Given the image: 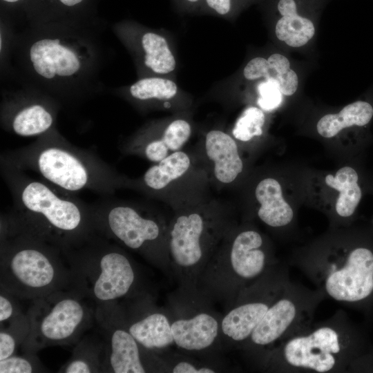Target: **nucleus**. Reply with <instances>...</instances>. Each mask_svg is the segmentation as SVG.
<instances>
[{
  "mask_svg": "<svg viewBox=\"0 0 373 373\" xmlns=\"http://www.w3.org/2000/svg\"><path fill=\"white\" fill-rule=\"evenodd\" d=\"M104 343L83 340L74 350L70 359L59 372L90 373L102 372Z\"/></svg>",
  "mask_w": 373,
  "mask_h": 373,
  "instance_id": "b1692460",
  "label": "nucleus"
},
{
  "mask_svg": "<svg viewBox=\"0 0 373 373\" xmlns=\"http://www.w3.org/2000/svg\"><path fill=\"white\" fill-rule=\"evenodd\" d=\"M64 254L70 268L72 287L97 305L147 294L140 289V272L130 256L97 233Z\"/></svg>",
  "mask_w": 373,
  "mask_h": 373,
  "instance_id": "0eeeda50",
  "label": "nucleus"
},
{
  "mask_svg": "<svg viewBox=\"0 0 373 373\" xmlns=\"http://www.w3.org/2000/svg\"><path fill=\"white\" fill-rule=\"evenodd\" d=\"M212 302L198 288L180 287L173 295L167 309L174 343L180 350L212 356L224 347L222 315L213 308Z\"/></svg>",
  "mask_w": 373,
  "mask_h": 373,
  "instance_id": "f8f14e48",
  "label": "nucleus"
},
{
  "mask_svg": "<svg viewBox=\"0 0 373 373\" xmlns=\"http://www.w3.org/2000/svg\"><path fill=\"white\" fill-rule=\"evenodd\" d=\"M277 38L291 47L305 45L314 35L312 21L298 13L282 16L276 24Z\"/></svg>",
  "mask_w": 373,
  "mask_h": 373,
  "instance_id": "a878e982",
  "label": "nucleus"
},
{
  "mask_svg": "<svg viewBox=\"0 0 373 373\" xmlns=\"http://www.w3.org/2000/svg\"><path fill=\"white\" fill-rule=\"evenodd\" d=\"M87 300L73 287L34 300L27 314L29 332L22 343L24 351L35 354L47 346L78 341L94 316Z\"/></svg>",
  "mask_w": 373,
  "mask_h": 373,
  "instance_id": "9d476101",
  "label": "nucleus"
},
{
  "mask_svg": "<svg viewBox=\"0 0 373 373\" xmlns=\"http://www.w3.org/2000/svg\"><path fill=\"white\" fill-rule=\"evenodd\" d=\"M15 297L1 289L0 294V323L9 322L20 314L15 303Z\"/></svg>",
  "mask_w": 373,
  "mask_h": 373,
  "instance_id": "72a5a7b5",
  "label": "nucleus"
},
{
  "mask_svg": "<svg viewBox=\"0 0 373 373\" xmlns=\"http://www.w3.org/2000/svg\"><path fill=\"white\" fill-rule=\"evenodd\" d=\"M177 91L178 87L175 82L160 77L140 79L130 88L132 97L139 100H166L173 98Z\"/></svg>",
  "mask_w": 373,
  "mask_h": 373,
  "instance_id": "bb28decb",
  "label": "nucleus"
},
{
  "mask_svg": "<svg viewBox=\"0 0 373 373\" xmlns=\"http://www.w3.org/2000/svg\"><path fill=\"white\" fill-rule=\"evenodd\" d=\"M63 4L67 6H73L81 3L83 0H59Z\"/></svg>",
  "mask_w": 373,
  "mask_h": 373,
  "instance_id": "e433bc0d",
  "label": "nucleus"
},
{
  "mask_svg": "<svg viewBox=\"0 0 373 373\" xmlns=\"http://www.w3.org/2000/svg\"><path fill=\"white\" fill-rule=\"evenodd\" d=\"M191 135L190 124L185 119H177L169 123L160 136H141L121 149L124 153L140 155L156 163L181 150Z\"/></svg>",
  "mask_w": 373,
  "mask_h": 373,
  "instance_id": "dca6fc26",
  "label": "nucleus"
},
{
  "mask_svg": "<svg viewBox=\"0 0 373 373\" xmlns=\"http://www.w3.org/2000/svg\"><path fill=\"white\" fill-rule=\"evenodd\" d=\"M132 300L122 306L128 331L144 349L160 355L175 344L169 312L155 306L148 294Z\"/></svg>",
  "mask_w": 373,
  "mask_h": 373,
  "instance_id": "2eb2a0df",
  "label": "nucleus"
},
{
  "mask_svg": "<svg viewBox=\"0 0 373 373\" xmlns=\"http://www.w3.org/2000/svg\"><path fill=\"white\" fill-rule=\"evenodd\" d=\"M234 226L226 209L213 202L187 204L169 220L168 247L171 274L180 287L196 289L213 253Z\"/></svg>",
  "mask_w": 373,
  "mask_h": 373,
  "instance_id": "6e6552de",
  "label": "nucleus"
},
{
  "mask_svg": "<svg viewBox=\"0 0 373 373\" xmlns=\"http://www.w3.org/2000/svg\"><path fill=\"white\" fill-rule=\"evenodd\" d=\"M204 153L212 164L215 180L222 185L233 183L242 173L244 163L236 140L220 130L209 131L204 140Z\"/></svg>",
  "mask_w": 373,
  "mask_h": 373,
  "instance_id": "f3484780",
  "label": "nucleus"
},
{
  "mask_svg": "<svg viewBox=\"0 0 373 373\" xmlns=\"http://www.w3.org/2000/svg\"><path fill=\"white\" fill-rule=\"evenodd\" d=\"M290 282L287 266L279 263L242 290L222 315L221 333L224 347L242 350L270 306Z\"/></svg>",
  "mask_w": 373,
  "mask_h": 373,
  "instance_id": "ddd939ff",
  "label": "nucleus"
},
{
  "mask_svg": "<svg viewBox=\"0 0 373 373\" xmlns=\"http://www.w3.org/2000/svg\"><path fill=\"white\" fill-rule=\"evenodd\" d=\"M372 351L364 332L338 309L280 341L251 363L267 372H354Z\"/></svg>",
  "mask_w": 373,
  "mask_h": 373,
  "instance_id": "f03ea898",
  "label": "nucleus"
},
{
  "mask_svg": "<svg viewBox=\"0 0 373 373\" xmlns=\"http://www.w3.org/2000/svg\"><path fill=\"white\" fill-rule=\"evenodd\" d=\"M325 299L319 290L291 281L242 348L246 356L251 362L280 341L309 326L316 308Z\"/></svg>",
  "mask_w": 373,
  "mask_h": 373,
  "instance_id": "9b49d317",
  "label": "nucleus"
},
{
  "mask_svg": "<svg viewBox=\"0 0 373 373\" xmlns=\"http://www.w3.org/2000/svg\"><path fill=\"white\" fill-rule=\"evenodd\" d=\"M30 56L34 68L39 75L46 79H52L55 77V68L46 52L43 39L32 44Z\"/></svg>",
  "mask_w": 373,
  "mask_h": 373,
  "instance_id": "473e14b6",
  "label": "nucleus"
},
{
  "mask_svg": "<svg viewBox=\"0 0 373 373\" xmlns=\"http://www.w3.org/2000/svg\"><path fill=\"white\" fill-rule=\"evenodd\" d=\"M96 232L137 252L171 274L168 247L169 221L149 206L105 200L90 204Z\"/></svg>",
  "mask_w": 373,
  "mask_h": 373,
  "instance_id": "1a4fd4ad",
  "label": "nucleus"
},
{
  "mask_svg": "<svg viewBox=\"0 0 373 373\" xmlns=\"http://www.w3.org/2000/svg\"><path fill=\"white\" fill-rule=\"evenodd\" d=\"M258 105L265 111L278 108L283 102V97L278 84L274 79H265L258 86Z\"/></svg>",
  "mask_w": 373,
  "mask_h": 373,
  "instance_id": "2f4dec72",
  "label": "nucleus"
},
{
  "mask_svg": "<svg viewBox=\"0 0 373 373\" xmlns=\"http://www.w3.org/2000/svg\"><path fill=\"white\" fill-rule=\"evenodd\" d=\"M233 0H205L207 6L217 14L226 15L232 8Z\"/></svg>",
  "mask_w": 373,
  "mask_h": 373,
  "instance_id": "f704fd0d",
  "label": "nucleus"
},
{
  "mask_svg": "<svg viewBox=\"0 0 373 373\" xmlns=\"http://www.w3.org/2000/svg\"><path fill=\"white\" fill-rule=\"evenodd\" d=\"M243 75L249 80L260 77L274 79L285 95H292L298 88L296 73L290 68L288 59L278 53L272 54L267 59L263 57L252 59L245 67Z\"/></svg>",
  "mask_w": 373,
  "mask_h": 373,
  "instance_id": "412c9836",
  "label": "nucleus"
},
{
  "mask_svg": "<svg viewBox=\"0 0 373 373\" xmlns=\"http://www.w3.org/2000/svg\"><path fill=\"white\" fill-rule=\"evenodd\" d=\"M166 363L167 372L173 373H215L220 372L213 359L199 360L182 354L160 355Z\"/></svg>",
  "mask_w": 373,
  "mask_h": 373,
  "instance_id": "c85d7f7f",
  "label": "nucleus"
},
{
  "mask_svg": "<svg viewBox=\"0 0 373 373\" xmlns=\"http://www.w3.org/2000/svg\"><path fill=\"white\" fill-rule=\"evenodd\" d=\"M41 372V364L34 354L12 355L0 361V373H31Z\"/></svg>",
  "mask_w": 373,
  "mask_h": 373,
  "instance_id": "7c9ffc66",
  "label": "nucleus"
},
{
  "mask_svg": "<svg viewBox=\"0 0 373 373\" xmlns=\"http://www.w3.org/2000/svg\"><path fill=\"white\" fill-rule=\"evenodd\" d=\"M1 163L35 171L49 184L70 193L90 190L111 195L126 186L128 180L92 152L52 137L4 153Z\"/></svg>",
  "mask_w": 373,
  "mask_h": 373,
  "instance_id": "20e7f679",
  "label": "nucleus"
},
{
  "mask_svg": "<svg viewBox=\"0 0 373 373\" xmlns=\"http://www.w3.org/2000/svg\"><path fill=\"white\" fill-rule=\"evenodd\" d=\"M186 2L189 3H195L198 2L200 0H184Z\"/></svg>",
  "mask_w": 373,
  "mask_h": 373,
  "instance_id": "4c0bfd02",
  "label": "nucleus"
},
{
  "mask_svg": "<svg viewBox=\"0 0 373 373\" xmlns=\"http://www.w3.org/2000/svg\"><path fill=\"white\" fill-rule=\"evenodd\" d=\"M254 195L258 205L256 215L264 224L280 229L293 222L294 210L285 199L278 180L272 177L260 180L256 186Z\"/></svg>",
  "mask_w": 373,
  "mask_h": 373,
  "instance_id": "6ab92c4d",
  "label": "nucleus"
},
{
  "mask_svg": "<svg viewBox=\"0 0 373 373\" xmlns=\"http://www.w3.org/2000/svg\"><path fill=\"white\" fill-rule=\"evenodd\" d=\"M324 183L337 193L334 217L338 222L348 221L354 215L362 198L357 171L352 166H343L334 174H327Z\"/></svg>",
  "mask_w": 373,
  "mask_h": 373,
  "instance_id": "aec40b11",
  "label": "nucleus"
},
{
  "mask_svg": "<svg viewBox=\"0 0 373 373\" xmlns=\"http://www.w3.org/2000/svg\"><path fill=\"white\" fill-rule=\"evenodd\" d=\"M372 117V105L368 102L358 100L345 106L338 113L323 116L317 122L316 130L322 137L331 138L346 128L363 127Z\"/></svg>",
  "mask_w": 373,
  "mask_h": 373,
  "instance_id": "4be33fe9",
  "label": "nucleus"
},
{
  "mask_svg": "<svg viewBox=\"0 0 373 373\" xmlns=\"http://www.w3.org/2000/svg\"><path fill=\"white\" fill-rule=\"evenodd\" d=\"M1 289L21 299L37 300L72 287L64 251L26 233L1 225Z\"/></svg>",
  "mask_w": 373,
  "mask_h": 373,
  "instance_id": "39448f33",
  "label": "nucleus"
},
{
  "mask_svg": "<svg viewBox=\"0 0 373 373\" xmlns=\"http://www.w3.org/2000/svg\"><path fill=\"white\" fill-rule=\"evenodd\" d=\"M192 160L187 153L180 150L149 167L136 180L128 179L126 186L134 188L150 195L159 196L177 180L191 170Z\"/></svg>",
  "mask_w": 373,
  "mask_h": 373,
  "instance_id": "a211bd4d",
  "label": "nucleus"
},
{
  "mask_svg": "<svg viewBox=\"0 0 373 373\" xmlns=\"http://www.w3.org/2000/svg\"><path fill=\"white\" fill-rule=\"evenodd\" d=\"M142 44L147 67L158 74H167L174 70L175 59L165 38L153 32H147L142 37Z\"/></svg>",
  "mask_w": 373,
  "mask_h": 373,
  "instance_id": "393cba45",
  "label": "nucleus"
},
{
  "mask_svg": "<svg viewBox=\"0 0 373 373\" xmlns=\"http://www.w3.org/2000/svg\"><path fill=\"white\" fill-rule=\"evenodd\" d=\"M277 9L281 16L298 13L297 5L294 0H279Z\"/></svg>",
  "mask_w": 373,
  "mask_h": 373,
  "instance_id": "c9c22d12",
  "label": "nucleus"
},
{
  "mask_svg": "<svg viewBox=\"0 0 373 373\" xmlns=\"http://www.w3.org/2000/svg\"><path fill=\"white\" fill-rule=\"evenodd\" d=\"M265 122L263 111L256 106L245 108L236 120L232 130L233 137L238 141L247 142L262 135Z\"/></svg>",
  "mask_w": 373,
  "mask_h": 373,
  "instance_id": "cd10ccee",
  "label": "nucleus"
},
{
  "mask_svg": "<svg viewBox=\"0 0 373 373\" xmlns=\"http://www.w3.org/2000/svg\"><path fill=\"white\" fill-rule=\"evenodd\" d=\"M47 54L53 63L56 75L70 76L79 70L80 62L70 49L62 46L58 39H43Z\"/></svg>",
  "mask_w": 373,
  "mask_h": 373,
  "instance_id": "c756f323",
  "label": "nucleus"
},
{
  "mask_svg": "<svg viewBox=\"0 0 373 373\" xmlns=\"http://www.w3.org/2000/svg\"><path fill=\"white\" fill-rule=\"evenodd\" d=\"M1 169L13 199V209L1 216V225L41 239L63 251L97 233L90 204L13 166L1 163Z\"/></svg>",
  "mask_w": 373,
  "mask_h": 373,
  "instance_id": "f257e3e1",
  "label": "nucleus"
},
{
  "mask_svg": "<svg viewBox=\"0 0 373 373\" xmlns=\"http://www.w3.org/2000/svg\"><path fill=\"white\" fill-rule=\"evenodd\" d=\"M95 317L105 334L102 372H167L164 360L144 349L130 333L118 302L97 306Z\"/></svg>",
  "mask_w": 373,
  "mask_h": 373,
  "instance_id": "4468645a",
  "label": "nucleus"
},
{
  "mask_svg": "<svg viewBox=\"0 0 373 373\" xmlns=\"http://www.w3.org/2000/svg\"><path fill=\"white\" fill-rule=\"evenodd\" d=\"M52 123V114L42 105L35 104L20 109L14 115L11 127L16 134L30 137L44 133Z\"/></svg>",
  "mask_w": 373,
  "mask_h": 373,
  "instance_id": "5701e85b",
  "label": "nucleus"
},
{
  "mask_svg": "<svg viewBox=\"0 0 373 373\" xmlns=\"http://www.w3.org/2000/svg\"><path fill=\"white\" fill-rule=\"evenodd\" d=\"M3 1H7V2H16L19 0H3Z\"/></svg>",
  "mask_w": 373,
  "mask_h": 373,
  "instance_id": "58836bf2",
  "label": "nucleus"
},
{
  "mask_svg": "<svg viewBox=\"0 0 373 373\" xmlns=\"http://www.w3.org/2000/svg\"><path fill=\"white\" fill-rule=\"evenodd\" d=\"M280 262L267 238L251 226L234 225L210 258L197 284L209 298L234 301Z\"/></svg>",
  "mask_w": 373,
  "mask_h": 373,
  "instance_id": "423d86ee",
  "label": "nucleus"
},
{
  "mask_svg": "<svg viewBox=\"0 0 373 373\" xmlns=\"http://www.w3.org/2000/svg\"><path fill=\"white\" fill-rule=\"evenodd\" d=\"M325 296L367 309L373 304V242L358 235L329 236L289 260Z\"/></svg>",
  "mask_w": 373,
  "mask_h": 373,
  "instance_id": "7ed1b4c3",
  "label": "nucleus"
}]
</instances>
